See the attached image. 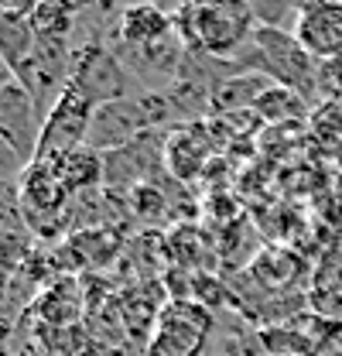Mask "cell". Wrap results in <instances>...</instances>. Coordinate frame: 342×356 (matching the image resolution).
<instances>
[{
    "label": "cell",
    "instance_id": "obj_7",
    "mask_svg": "<svg viewBox=\"0 0 342 356\" xmlns=\"http://www.w3.org/2000/svg\"><path fill=\"white\" fill-rule=\"evenodd\" d=\"M44 117L38 113L31 92L21 86L17 79H7L0 86V140L24 161H35L38 151V137H42Z\"/></svg>",
    "mask_w": 342,
    "mask_h": 356
},
{
    "label": "cell",
    "instance_id": "obj_6",
    "mask_svg": "<svg viewBox=\"0 0 342 356\" xmlns=\"http://www.w3.org/2000/svg\"><path fill=\"white\" fill-rule=\"evenodd\" d=\"M69 199H72V192L65 188L55 161H31L17 178L21 213L28 216V226H35L42 233H48V222H55L65 213Z\"/></svg>",
    "mask_w": 342,
    "mask_h": 356
},
{
    "label": "cell",
    "instance_id": "obj_17",
    "mask_svg": "<svg viewBox=\"0 0 342 356\" xmlns=\"http://www.w3.org/2000/svg\"><path fill=\"white\" fill-rule=\"evenodd\" d=\"M55 165H58V175H62L65 188H69L72 195H89V192L103 181V151H99V147H89V144H86L79 151L58 158Z\"/></svg>",
    "mask_w": 342,
    "mask_h": 356
},
{
    "label": "cell",
    "instance_id": "obj_22",
    "mask_svg": "<svg viewBox=\"0 0 342 356\" xmlns=\"http://www.w3.org/2000/svg\"><path fill=\"white\" fill-rule=\"evenodd\" d=\"M28 165L0 140V185H10V178H21V172H24Z\"/></svg>",
    "mask_w": 342,
    "mask_h": 356
},
{
    "label": "cell",
    "instance_id": "obj_2",
    "mask_svg": "<svg viewBox=\"0 0 342 356\" xmlns=\"http://www.w3.org/2000/svg\"><path fill=\"white\" fill-rule=\"evenodd\" d=\"M318 69H322V62L304 51L295 31H284V28L263 24V21H256L247 51L236 58V72L263 76L277 86L301 92L304 99H311V92L318 89Z\"/></svg>",
    "mask_w": 342,
    "mask_h": 356
},
{
    "label": "cell",
    "instance_id": "obj_20",
    "mask_svg": "<svg viewBox=\"0 0 342 356\" xmlns=\"http://www.w3.org/2000/svg\"><path fill=\"white\" fill-rule=\"evenodd\" d=\"M130 206H133V216L144 222H158L168 209V199L158 185H137L130 192Z\"/></svg>",
    "mask_w": 342,
    "mask_h": 356
},
{
    "label": "cell",
    "instance_id": "obj_19",
    "mask_svg": "<svg viewBox=\"0 0 342 356\" xmlns=\"http://www.w3.org/2000/svg\"><path fill=\"white\" fill-rule=\"evenodd\" d=\"M79 7L76 3H38L31 14L35 42L38 44H69V31L76 21Z\"/></svg>",
    "mask_w": 342,
    "mask_h": 356
},
{
    "label": "cell",
    "instance_id": "obj_16",
    "mask_svg": "<svg viewBox=\"0 0 342 356\" xmlns=\"http://www.w3.org/2000/svg\"><path fill=\"white\" fill-rule=\"evenodd\" d=\"M256 343L267 356H318V346L311 339L308 329H301V315L288 322H274V325H260L256 329Z\"/></svg>",
    "mask_w": 342,
    "mask_h": 356
},
{
    "label": "cell",
    "instance_id": "obj_24",
    "mask_svg": "<svg viewBox=\"0 0 342 356\" xmlns=\"http://www.w3.org/2000/svg\"><path fill=\"white\" fill-rule=\"evenodd\" d=\"M7 274H10V270H3V267H0V298H3V288H7Z\"/></svg>",
    "mask_w": 342,
    "mask_h": 356
},
{
    "label": "cell",
    "instance_id": "obj_23",
    "mask_svg": "<svg viewBox=\"0 0 342 356\" xmlns=\"http://www.w3.org/2000/svg\"><path fill=\"white\" fill-rule=\"evenodd\" d=\"M7 79H14V76H10V69H7V65H3V58H0V86H3V83H7Z\"/></svg>",
    "mask_w": 342,
    "mask_h": 356
},
{
    "label": "cell",
    "instance_id": "obj_21",
    "mask_svg": "<svg viewBox=\"0 0 342 356\" xmlns=\"http://www.w3.org/2000/svg\"><path fill=\"white\" fill-rule=\"evenodd\" d=\"M308 131L315 140H342V103H322L311 110Z\"/></svg>",
    "mask_w": 342,
    "mask_h": 356
},
{
    "label": "cell",
    "instance_id": "obj_9",
    "mask_svg": "<svg viewBox=\"0 0 342 356\" xmlns=\"http://www.w3.org/2000/svg\"><path fill=\"white\" fill-rule=\"evenodd\" d=\"M213 137L206 134L202 124H185L174 127L165 137V168L174 181H195L209 172L213 165Z\"/></svg>",
    "mask_w": 342,
    "mask_h": 356
},
{
    "label": "cell",
    "instance_id": "obj_13",
    "mask_svg": "<svg viewBox=\"0 0 342 356\" xmlns=\"http://www.w3.org/2000/svg\"><path fill=\"white\" fill-rule=\"evenodd\" d=\"M124 250V236L113 226H83L65 240V254L79 267H106Z\"/></svg>",
    "mask_w": 342,
    "mask_h": 356
},
{
    "label": "cell",
    "instance_id": "obj_3",
    "mask_svg": "<svg viewBox=\"0 0 342 356\" xmlns=\"http://www.w3.org/2000/svg\"><path fill=\"white\" fill-rule=\"evenodd\" d=\"M92 120H96V103L83 89L69 83L62 89V96L51 103V110L44 113L35 161H58V158L86 147V140L92 134Z\"/></svg>",
    "mask_w": 342,
    "mask_h": 356
},
{
    "label": "cell",
    "instance_id": "obj_4",
    "mask_svg": "<svg viewBox=\"0 0 342 356\" xmlns=\"http://www.w3.org/2000/svg\"><path fill=\"white\" fill-rule=\"evenodd\" d=\"M69 83L76 89H83L86 96L99 106L120 103L127 99V72L120 55H113L106 44L86 42L79 48H72L69 55Z\"/></svg>",
    "mask_w": 342,
    "mask_h": 356
},
{
    "label": "cell",
    "instance_id": "obj_8",
    "mask_svg": "<svg viewBox=\"0 0 342 356\" xmlns=\"http://www.w3.org/2000/svg\"><path fill=\"white\" fill-rule=\"evenodd\" d=\"M295 38L318 62L342 58V3H298Z\"/></svg>",
    "mask_w": 342,
    "mask_h": 356
},
{
    "label": "cell",
    "instance_id": "obj_5",
    "mask_svg": "<svg viewBox=\"0 0 342 356\" xmlns=\"http://www.w3.org/2000/svg\"><path fill=\"white\" fill-rule=\"evenodd\" d=\"M213 312L199 302L171 298L151 336V356H199L209 332H213Z\"/></svg>",
    "mask_w": 342,
    "mask_h": 356
},
{
    "label": "cell",
    "instance_id": "obj_15",
    "mask_svg": "<svg viewBox=\"0 0 342 356\" xmlns=\"http://www.w3.org/2000/svg\"><path fill=\"white\" fill-rule=\"evenodd\" d=\"M254 113H256V120L267 124V127H298V124H304L311 117V106H308V99L301 92L270 83L256 96Z\"/></svg>",
    "mask_w": 342,
    "mask_h": 356
},
{
    "label": "cell",
    "instance_id": "obj_18",
    "mask_svg": "<svg viewBox=\"0 0 342 356\" xmlns=\"http://www.w3.org/2000/svg\"><path fill=\"white\" fill-rule=\"evenodd\" d=\"M79 309H83V295L72 277H58L35 298V312L48 325H69L72 318H79Z\"/></svg>",
    "mask_w": 342,
    "mask_h": 356
},
{
    "label": "cell",
    "instance_id": "obj_11",
    "mask_svg": "<svg viewBox=\"0 0 342 356\" xmlns=\"http://www.w3.org/2000/svg\"><path fill=\"white\" fill-rule=\"evenodd\" d=\"M117 31H120V42L133 48V51H144V48H154V44H165L174 38V24H171V14L154 7V3H133L120 10V21H117Z\"/></svg>",
    "mask_w": 342,
    "mask_h": 356
},
{
    "label": "cell",
    "instance_id": "obj_10",
    "mask_svg": "<svg viewBox=\"0 0 342 356\" xmlns=\"http://www.w3.org/2000/svg\"><path fill=\"white\" fill-rule=\"evenodd\" d=\"M304 270H308V264L301 261L298 250L270 243L256 254L254 264L247 267V277L270 295H295V288L304 281Z\"/></svg>",
    "mask_w": 342,
    "mask_h": 356
},
{
    "label": "cell",
    "instance_id": "obj_12",
    "mask_svg": "<svg viewBox=\"0 0 342 356\" xmlns=\"http://www.w3.org/2000/svg\"><path fill=\"white\" fill-rule=\"evenodd\" d=\"M35 7L38 3H0V58L10 69V76L35 55Z\"/></svg>",
    "mask_w": 342,
    "mask_h": 356
},
{
    "label": "cell",
    "instance_id": "obj_1",
    "mask_svg": "<svg viewBox=\"0 0 342 356\" xmlns=\"http://www.w3.org/2000/svg\"><path fill=\"white\" fill-rule=\"evenodd\" d=\"M174 38L188 55L229 58L240 55L256 28L250 3H181L171 14Z\"/></svg>",
    "mask_w": 342,
    "mask_h": 356
},
{
    "label": "cell",
    "instance_id": "obj_14",
    "mask_svg": "<svg viewBox=\"0 0 342 356\" xmlns=\"http://www.w3.org/2000/svg\"><path fill=\"white\" fill-rule=\"evenodd\" d=\"M165 240H168V257L174 261V267L192 270V274L195 270H213L215 257H219L215 240L195 222H178Z\"/></svg>",
    "mask_w": 342,
    "mask_h": 356
}]
</instances>
